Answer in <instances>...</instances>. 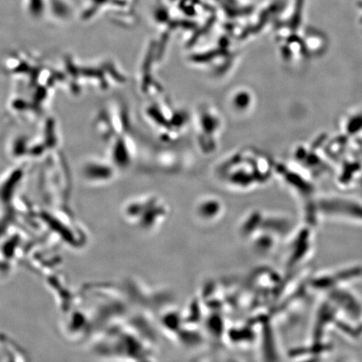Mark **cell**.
Returning a JSON list of instances; mask_svg holds the SVG:
<instances>
[{"instance_id":"obj_1","label":"cell","mask_w":362,"mask_h":362,"mask_svg":"<svg viewBox=\"0 0 362 362\" xmlns=\"http://www.w3.org/2000/svg\"><path fill=\"white\" fill-rule=\"evenodd\" d=\"M321 206L324 214L332 218H342L362 223L361 204L346 199L329 198Z\"/></svg>"}]
</instances>
